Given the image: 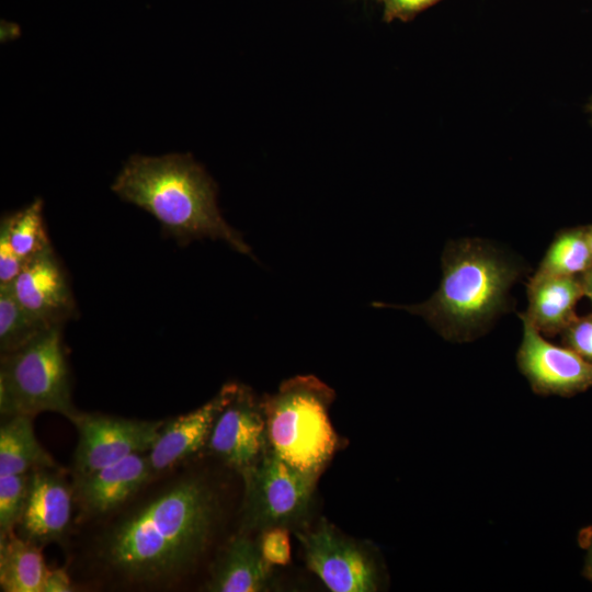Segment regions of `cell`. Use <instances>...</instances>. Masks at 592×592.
Instances as JSON below:
<instances>
[{
    "instance_id": "cell-1",
    "label": "cell",
    "mask_w": 592,
    "mask_h": 592,
    "mask_svg": "<svg viewBox=\"0 0 592 592\" xmlns=\"http://www.w3.org/2000/svg\"><path fill=\"white\" fill-rule=\"evenodd\" d=\"M218 509L217 494L206 480L181 479L119 521L102 542V558L137 582L179 577L205 550Z\"/></svg>"
},
{
    "instance_id": "cell-13",
    "label": "cell",
    "mask_w": 592,
    "mask_h": 592,
    "mask_svg": "<svg viewBox=\"0 0 592 592\" xmlns=\"http://www.w3.org/2000/svg\"><path fill=\"white\" fill-rule=\"evenodd\" d=\"M236 387L227 384L203 406L164 422L147 454L153 474L175 467L207 445L216 418Z\"/></svg>"
},
{
    "instance_id": "cell-26",
    "label": "cell",
    "mask_w": 592,
    "mask_h": 592,
    "mask_svg": "<svg viewBox=\"0 0 592 592\" xmlns=\"http://www.w3.org/2000/svg\"><path fill=\"white\" fill-rule=\"evenodd\" d=\"M25 262L11 249L7 239L0 235V287L10 286Z\"/></svg>"
},
{
    "instance_id": "cell-4",
    "label": "cell",
    "mask_w": 592,
    "mask_h": 592,
    "mask_svg": "<svg viewBox=\"0 0 592 592\" xmlns=\"http://www.w3.org/2000/svg\"><path fill=\"white\" fill-rule=\"evenodd\" d=\"M333 390L315 376L282 383L262 403L267 447L293 468L319 477L339 445L329 418Z\"/></svg>"
},
{
    "instance_id": "cell-19",
    "label": "cell",
    "mask_w": 592,
    "mask_h": 592,
    "mask_svg": "<svg viewBox=\"0 0 592 592\" xmlns=\"http://www.w3.org/2000/svg\"><path fill=\"white\" fill-rule=\"evenodd\" d=\"M591 267L592 250L587 226H578L556 234L535 273L582 276Z\"/></svg>"
},
{
    "instance_id": "cell-23",
    "label": "cell",
    "mask_w": 592,
    "mask_h": 592,
    "mask_svg": "<svg viewBox=\"0 0 592 592\" xmlns=\"http://www.w3.org/2000/svg\"><path fill=\"white\" fill-rule=\"evenodd\" d=\"M263 558L271 563L285 566L291 561L288 528L275 526L263 530L257 538Z\"/></svg>"
},
{
    "instance_id": "cell-2",
    "label": "cell",
    "mask_w": 592,
    "mask_h": 592,
    "mask_svg": "<svg viewBox=\"0 0 592 592\" xmlns=\"http://www.w3.org/2000/svg\"><path fill=\"white\" fill-rule=\"evenodd\" d=\"M111 189L122 200L150 213L180 243L221 239L238 252L251 255L241 235L220 215L214 181L190 155H134Z\"/></svg>"
},
{
    "instance_id": "cell-5",
    "label": "cell",
    "mask_w": 592,
    "mask_h": 592,
    "mask_svg": "<svg viewBox=\"0 0 592 592\" xmlns=\"http://www.w3.org/2000/svg\"><path fill=\"white\" fill-rule=\"evenodd\" d=\"M61 330L62 326H54L24 346L1 354L2 415L54 412L70 420L79 411L71 398Z\"/></svg>"
},
{
    "instance_id": "cell-30",
    "label": "cell",
    "mask_w": 592,
    "mask_h": 592,
    "mask_svg": "<svg viewBox=\"0 0 592 592\" xmlns=\"http://www.w3.org/2000/svg\"><path fill=\"white\" fill-rule=\"evenodd\" d=\"M587 235L592 250V225L587 226Z\"/></svg>"
},
{
    "instance_id": "cell-18",
    "label": "cell",
    "mask_w": 592,
    "mask_h": 592,
    "mask_svg": "<svg viewBox=\"0 0 592 592\" xmlns=\"http://www.w3.org/2000/svg\"><path fill=\"white\" fill-rule=\"evenodd\" d=\"M46 571L39 546L15 532L0 538L1 591L42 592Z\"/></svg>"
},
{
    "instance_id": "cell-24",
    "label": "cell",
    "mask_w": 592,
    "mask_h": 592,
    "mask_svg": "<svg viewBox=\"0 0 592 592\" xmlns=\"http://www.w3.org/2000/svg\"><path fill=\"white\" fill-rule=\"evenodd\" d=\"M563 345L592 363V312L576 317L561 332Z\"/></svg>"
},
{
    "instance_id": "cell-14",
    "label": "cell",
    "mask_w": 592,
    "mask_h": 592,
    "mask_svg": "<svg viewBox=\"0 0 592 592\" xmlns=\"http://www.w3.org/2000/svg\"><path fill=\"white\" fill-rule=\"evenodd\" d=\"M137 453L88 476L76 477L81 509L90 515L110 513L134 496L153 475L147 455Z\"/></svg>"
},
{
    "instance_id": "cell-27",
    "label": "cell",
    "mask_w": 592,
    "mask_h": 592,
    "mask_svg": "<svg viewBox=\"0 0 592 592\" xmlns=\"http://www.w3.org/2000/svg\"><path fill=\"white\" fill-rule=\"evenodd\" d=\"M73 590L75 587L65 569H47L43 581L42 592H70Z\"/></svg>"
},
{
    "instance_id": "cell-10",
    "label": "cell",
    "mask_w": 592,
    "mask_h": 592,
    "mask_svg": "<svg viewBox=\"0 0 592 592\" xmlns=\"http://www.w3.org/2000/svg\"><path fill=\"white\" fill-rule=\"evenodd\" d=\"M207 447L240 473L255 464L267 449L262 403L244 386L237 385L213 425Z\"/></svg>"
},
{
    "instance_id": "cell-3",
    "label": "cell",
    "mask_w": 592,
    "mask_h": 592,
    "mask_svg": "<svg viewBox=\"0 0 592 592\" xmlns=\"http://www.w3.org/2000/svg\"><path fill=\"white\" fill-rule=\"evenodd\" d=\"M521 274V266L492 244L466 238L445 247L442 280L428 300L373 306L407 310L424 318L446 340L470 341L509 309V292Z\"/></svg>"
},
{
    "instance_id": "cell-21",
    "label": "cell",
    "mask_w": 592,
    "mask_h": 592,
    "mask_svg": "<svg viewBox=\"0 0 592 592\" xmlns=\"http://www.w3.org/2000/svg\"><path fill=\"white\" fill-rule=\"evenodd\" d=\"M47 329L19 304L9 287H0L1 354L24 346Z\"/></svg>"
},
{
    "instance_id": "cell-6",
    "label": "cell",
    "mask_w": 592,
    "mask_h": 592,
    "mask_svg": "<svg viewBox=\"0 0 592 592\" xmlns=\"http://www.w3.org/2000/svg\"><path fill=\"white\" fill-rule=\"evenodd\" d=\"M244 482L241 528L261 532L304 524L310 510L317 477L304 474L271 449L240 473Z\"/></svg>"
},
{
    "instance_id": "cell-29",
    "label": "cell",
    "mask_w": 592,
    "mask_h": 592,
    "mask_svg": "<svg viewBox=\"0 0 592 592\" xmlns=\"http://www.w3.org/2000/svg\"><path fill=\"white\" fill-rule=\"evenodd\" d=\"M584 296H587L592 303V267L581 276Z\"/></svg>"
},
{
    "instance_id": "cell-12",
    "label": "cell",
    "mask_w": 592,
    "mask_h": 592,
    "mask_svg": "<svg viewBox=\"0 0 592 592\" xmlns=\"http://www.w3.org/2000/svg\"><path fill=\"white\" fill-rule=\"evenodd\" d=\"M52 468L29 474L24 510L15 533L37 546L58 542L71 519V489Z\"/></svg>"
},
{
    "instance_id": "cell-17",
    "label": "cell",
    "mask_w": 592,
    "mask_h": 592,
    "mask_svg": "<svg viewBox=\"0 0 592 592\" xmlns=\"http://www.w3.org/2000/svg\"><path fill=\"white\" fill-rule=\"evenodd\" d=\"M33 417H5L0 426V476L29 474L35 469L55 468L52 455L38 442Z\"/></svg>"
},
{
    "instance_id": "cell-9",
    "label": "cell",
    "mask_w": 592,
    "mask_h": 592,
    "mask_svg": "<svg viewBox=\"0 0 592 592\" xmlns=\"http://www.w3.org/2000/svg\"><path fill=\"white\" fill-rule=\"evenodd\" d=\"M520 318L523 337L516 364L535 394L571 397L592 387V363L547 341L523 314Z\"/></svg>"
},
{
    "instance_id": "cell-16",
    "label": "cell",
    "mask_w": 592,
    "mask_h": 592,
    "mask_svg": "<svg viewBox=\"0 0 592 592\" xmlns=\"http://www.w3.org/2000/svg\"><path fill=\"white\" fill-rule=\"evenodd\" d=\"M272 568L262 556L258 540L246 534L232 538L218 557L205 585L210 592L267 591Z\"/></svg>"
},
{
    "instance_id": "cell-28",
    "label": "cell",
    "mask_w": 592,
    "mask_h": 592,
    "mask_svg": "<svg viewBox=\"0 0 592 592\" xmlns=\"http://www.w3.org/2000/svg\"><path fill=\"white\" fill-rule=\"evenodd\" d=\"M582 573L589 581L592 582V536L589 538L587 545V554Z\"/></svg>"
},
{
    "instance_id": "cell-25",
    "label": "cell",
    "mask_w": 592,
    "mask_h": 592,
    "mask_svg": "<svg viewBox=\"0 0 592 592\" xmlns=\"http://www.w3.org/2000/svg\"><path fill=\"white\" fill-rule=\"evenodd\" d=\"M441 0H383L384 20L409 21L421 11L432 7Z\"/></svg>"
},
{
    "instance_id": "cell-7",
    "label": "cell",
    "mask_w": 592,
    "mask_h": 592,
    "mask_svg": "<svg viewBox=\"0 0 592 592\" xmlns=\"http://www.w3.org/2000/svg\"><path fill=\"white\" fill-rule=\"evenodd\" d=\"M307 568L332 592H375L382 584V568L365 544L321 520L312 530L295 532Z\"/></svg>"
},
{
    "instance_id": "cell-8",
    "label": "cell",
    "mask_w": 592,
    "mask_h": 592,
    "mask_svg": "<svg viewBox=\"0 0 592 592\" xmlns=\"http://www.w3.org/2000/svg\"><path fill=\"white\" fill-rule=\"evenodd\" d=\"M78 433L76 477L88 476L129 455L148 452L164 420H138L78 411L70 420Z\"/></svg>"
},
{
    "instance_id": "cell-22",
    "label": "cell",
    "mask_w": 592,
    "mask_h": 592,
    "mask_svg": "<svg viewBox=\"0 0 592 592\" xmlns=\"http://www.w3.org/2000/svg\"><path fill=\"white\" fill-rule=\"evenodd\" d=\"M29 474L0 476V538L16 530L26 502Z\"/></svg>"
},
{
    "instance_id": "cell-20",
    "label": "cell",
    "mask_w": 592,
    "mask_h": 592,
    "mask_svg": "<svg viewBox=\"0 0 592 592\" xmlns=\"http://www.w3.org/2000/svg\"><path fill=\"white\" fill-rule=\"evenodd\" d=\"M0 235L25 263L50 246L43 220V202L34 200L24 208L2 217Z\"/></svg>"
},
{
    "instance_id": "cell-11",
    "label": "cell",
    "mask_w": 592,
    "mask_h": 592,
    "mask_svg": "<svg viewBox=\"0 0 592 592\" xmlns=\"http://www.w3.org/2000/svg\"><path fill=\"white\" fill-rule=\"evenodd\" d=\"M19 304L47 328L62 326L76 314V303L52 247L29 260L10 286Z\"/></svg>"
},
{
    "instance_id": "cell-15",
    "label": "cell",
    "mask_w": 592,
    "mask_h": 592,
    "mask_svg": "<svg viewBox=\"0 0 592 592\" xmlns=\"http://www.w3.org/2000/svg\"><path fill=\"white\" fill-rule=\"evenodd\" d=\"M526 294L528 307L522 314L539 333L553 337L577 317L576 305L584 296V288L581 276L534 273Z\"/></svg>"
},
{
    "instance_id": "cell-31",
    "label": "cell",
    "mask_w": 592,
    "mask_h": 592,
    "mask_svg": "<svg viewBox=\"0 0 592 592\" xmlns=\"http://www.w3.org/2000/svg\"><path fill=\"white\" fill-rule=\"evenodd\" d=\"M588 111L591 113V122H592V99L588 105Z\"/></svg>"
}]
</instances>
